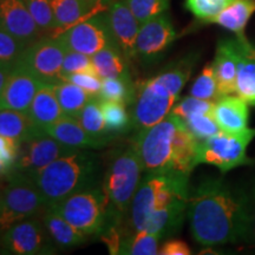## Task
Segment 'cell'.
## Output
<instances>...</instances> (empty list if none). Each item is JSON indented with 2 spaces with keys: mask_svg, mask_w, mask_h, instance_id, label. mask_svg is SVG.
Masks as SVG:
<instances>
[{
  "mask_svg": "<svg viewBox=\"0 0 255 255\" xmlns=\"http://www.w3.org/2000/svg\"><path fill=\"white\" fill-rule=\"evenodd\" d=\"M0 30L30 45L44 37L25 0H0Z\"/></svg>",
  "mask_w": 255,
  "mask_h": 255,
  "instance_id": "2e32d148",
  "label": "cell"
},
{
  "mask_svg": "<svg viewBox=\"0 0 255 255\" xmlns=\"http://www.w3.org/2000/svg\"><path fill=\"white\" fill-rule=\"evenodd\" d=\"M95 71L101 79L130 77L128 59L117 45H109L91 57Z\"/></svg>",
  "mask_w": 255,
  "mask_h": 255,
  "instance_id": "d4e9b609",
  "label": "cell"
},
{
  "mask_svg": "<svg viewBox=\"0 0 255 255\" xmlns=\"http://www.w3.org/2000/svg\"><path fill=\"white\" fill-rule=\"evenodd\" d=\"M246 101L239 96L226 95L214 102L213 117L221 129L228 133H239L248 129L250 110Z\"/></svg>",
  "mask_w": 255,
  "mask_h": 255,
  "instance_id": "d6986e66",
  "label": "cell"
},
{
  "mask_svg": "<svg viewBox=\"0 0 255 255\" xmlns=\"http://www.w3.org/2000/svg\"><path fill=\"white\" fill-rule=\"evenodd\" d=\"M6 252L17 255L55 253L56 245L47 233L40 216L25 219L6 229L1 238Z\"/></svg>",
  "mask_w": 255,
  "mask_h": 255,
  "instance_id": "30bf717a",
  "label": "cell"
},
{
  "mask_svg": "<svg viewBox=\"0 0 255 255\" xmlns=\"http://www.w3.org/2000/svg\"><path fill=\"white\" fill-rule=\"evenodd\" d=\"M213 108H214V102L200 100V98L189 96L176 102L170 113L183 121L190 115L196 113H213Z\"/></svg>",
  "mask_w": 255,
  "mask_h": 255,
  "instance_id": "d590c367",
  "label": "cell"
},
{
  "mask_svg": "<svg viewBox=\"0 0 255 255\" xmlns=\"http://www.w3.org/2000/svg\"><path fill=\"white\" fill-rule=\"evenodd\" d=\"M90 1L95 2V4H100V5H105V6H109L111 2L115 1V0H90Z\"/></svg>",
  "mask_w": 255,
  "mask_h": 255,
  "instance_id": "bcb514c9",
  "label": "cell"
},
{
  "mask_svg": "<svg viewBox=\"0 0 255 255\" xmlns=\"http://www.w3.org/2000/svg\"><path fill=\"white\" fill-rule=\"evenodd\" d=\"M190 96L210 102H216L221 97L213 64L206 65L200 75L197 76L190 89Z\"/></svg>",
  "mask_w": 255,
  "mask_h": 255,
  "instance_id": "1f68e13d",
  "label": "cell"
},
{
  "mask_svg": "<svg viewBox=\"0 0 255 255\" xmlns=\"http://www.w3.org/2000/svg\"><path fill=\"white\" fill-rule=\"evenodd\" d=\"M238 47L237 94L250 105H255V46L245 34L235 37Z\"/></svg>",
  "mask_w": 255,
  "mask_h": 255,
  "instance_id": "ffe728a7",
  "label": "cell"
},
{
  "mask_svg": "<svg viewBox=\"0 0 255 255\" xmlns=\"http://www.w3.org/2000/svg\"><path fill=\"white\" fill-rule=\"evenodd\" d=\"M27 115L36 128L43 131H46L52 124L62 119L64 114L57 98L55 84L41 85L32 101Z\"/></svg>",
  "mask_w": 255,
  "mask_h": 255,
  "instance_id": "44dd1931",
  "label": "cell"
},
{
  "mask_svg": "<svg viewBox=\"0 0 255 255\" xmlns=\"http://www.w3.org/2000/svg\"><path fill=\"white\" fill-rule=\"evenodd\" d=\"M158 254L162 255H189L191 251L186 242L181 240H169L165 241L159 248Z\"/></svg>",
  "mask_w": 255,
  "mask_h": 255,
  "instance_id": "b9f144b4",
  "label": "cell"
},
{
  "mask_svg": "<svg viewBox=\"0 0 255 255\" xmlns=\"http://www.w3.org/2000/svg\"><path fill=\"white\" fill-rule=\"evenodd\" d=\"M14 171L13 168H11L6 162L0 157V177L9 176Z\"/></svg>",
  "mask_w": 255,
  "mask_h": 255,
  "instance_id": "f6af8a7d",
  "label": "cell"
},
{
  "mask_svg": "<svg viewBox=\"0 0 255 255\" xmlns=\"http://www.w3.org/2000/svg\"><path fill=\"white\" fill-rule=\"evenodd\" d=\"M65 81L72 82L81 87L83 90H85L92 97H98V94L101 91L102 79L98 77L96 73H88V72H79L72 73L65 77Z\"/></svg>",
  "mask_w": 255,
  "mask_h": 255,
  "instance_id": "ab89813d",
  "label": "cell"
},
{
  "mask_svg": "<svg viewBox=\"0 0 255 255\" xmlns=\"http://www.w3.org/2000/svg\"><path fill=\"white\" fill-rule=\"evenodd\" d=\"M2 200H4V193L0 190V210H1V207H2Z\"/></svg>",
  "mask_w": 255,
  "mask_h": 255,
  "instance_id": "7dc6e473",
  "label": "cell"
},
{
  "mask_svg": "<svg viewBox=\"0 0 255 255\" xmlns=\"http://www.w3.org/2000/svg\"><path fill=\"white\" fill-rule=\"evenodd\" d=\"M98 159L84 150H75L57 158L32 175L49 206L57 205L79 190L96 186Z\"/></svg>",
  "mask_w": 255,
  "mask_h": 255,
  "instance_id": "3957f363",
  "label": "cell"
},
{
  "mask_svg": "<svg viewBox=\"0 0 255 255\" xmlns=\"http://www.w3.org/2000/svg\"><path fill=\"white\" fill-rule=\"evenodd\" d=\"M176 39V30L167 12L141 24L136 39V58L150 64L157 60Z\"/></svg>",
  "mask_w": 255,
  "mask_h": 255,
  "instance_id": "4fadbf2b",
  "label": "cell"
},
{
  "mask_svg": "<svg viewBox=\"0 0 255 255\" xmlns=\"http://www.w3.org/2000/svg\"><path fill=\"white\" fill-rule=\"evenodd\" d=\"M228 1H229V2H231V1H233V0H228Z\"/></svg>",
  "mask_w": 255,
  "mask_h": 255,
  "instance_id": "c3c4849f",
  "label": "cell"
},
{
  "mask_svg": "<svg viewBox=\"0 0 255 255\" xmlns=\"http://www.w3.org/2000/svg\"><path fill=\"white\" fill-rule=\"evenodd\" d=\"M251 196V213H252V240L255 241V183L251 186L250 189Z\"/></svg>",
  "mask_w": 255,
  "mask_h": 255,
  "instance_id": "ee69618b",
  "label": "cell"
},
{
  "mask_svg": "<svg viewBox=\"0 0 255 255\" xmlns=\"http://www.w3.org/2000/svg\"><path fill=\"white\" fill-rule=\"evenodd\" d=\"M79 72H88V73H96L94 63L90 56L84 55V53L76 52V51L68 50L64 57L62 73L65 79L66 76L72 75V73ZM97 75V73H96Z\"/></svg>",
  "mask_w": 255,
  "mask_h": 255,
  "instance_id": "74e56055",
  "label": "cell"
},
{
  "mask_svg": "<svg viewBox=\"0 0 255 255\" xmlns=\"http://www.w3.org/2000/svg\"><path fill=\"white\" fill-rule=\"evenodd\" d=\"M146 173H181L190 175L199 165V139L182 120L169 114L164 120L137 132L132 139Z\"/></svg>",
  "mask_w": 255,
  "mask_h": 255,
  "instance_id": "7a4b0ae2",
  "label": "cell"
},
{
  "mask_svg": "<svg viewBox=\"0 0 255 255\" xmlns=\"http://www.w3.org/2000/svg\"><path fill=\"white\" fill-rule=\"evenodd\" d=\"M38 131H43L36 128L27 113L0 109V135L17 139L19 142L26 141Z\"/></svg>",
  "mask_w": 255,
  "mask_h": 255,
  "instance_id": "484cf974",
  "label": "cell"
},
{
  "mask_svg": "<svg viewBox=\"0 0 255 255\" xmlns=\"http://www.w3.org/2000/svg\"><path fill=\"white\" fill-rule=\"evenodd\" d=\"M72 151H75V149L62 144L46 131H38L20 143V151L14 170L32 176L57 158Z\"/></svg>",
  "mask_w": 255,
  "mask_h": 255,
  "instance_id": "7c38bea8",
  "label": "cell"
},
{
  "mask_svg": "<svg viewBox=\"0 0 255 255\" xmlns=\"http://www.w3.org/2000/svg\"><path fill=\"white\" fill-rule=\"evenodd\" d=\"M52 8L56 23L52 37H57L75 24L98 13L105 5L95 4L90 0H52Z\"/></svg>",
  "mask_w": 255,
  "mask_h": 255,
  "instance_id": "7402d4cb",
  "label": "cell"
},
{
  "mask_svg": "<svg viewBox=\"0 0 255 255\" xmlns=\"http://www.w3.org/2000/svg\"><path fill=\"white\" fill-rule=\"evenodd\" d=\"M136 97V85L130 77H117L102 79L101 91L98 98L101 101L122 102L129 105L132 104Z\"/></svg>",
  "mask_w": 255,
  "mask_h": 255,
  "instance_id": "83f0119b",
  "label": "cell"
},
{
  "mask_svg": "<svg viewBox=\"0 0 255 255\" xmlns=\"http://www.w3.org/2000/svg\"><path fill=\"white\" fill-rule=\"evenodd\" d=\"M229 4L228 0H186V7L197 19L208 21Z\"/></svg>",
  "mask_w": 255,
  "mask_h": 255,
  "instance_id": "8d00e7d4",
  "label": "cell"
},
{
  "mask_svg": "<svg viewBox=\"0 0 255 255\" xmlns=\"http://www.w3.org/2000/svg\"><path fill=\"white\" fill-rule=\"evenodd\" d=\"M41 83L23 66L14 64L0 96V109H9L27 113Z\"/></svg>",
  "mask_w": 255,
  "mask_h": 255,
  "instance_id": "9a60e30c",
  "label": "cell"
},
{
  "mask_svg": "<svg viewBox=\"0 0 255 255\" xmlns=\"http://www.w3.org/2000/svg\"><path fill=\"white\" fill-rule=\"evenodd\" d=\"M255 137V129H247L239 133L220 131L216 135L199 142L197 162L219 168L222 173L245 164L253 159L247 156L250 143Z\"/></svg>",
  "mask_w": 255,
  "mask_h": 255,
  "instance_id": "ba28073f",
  "label": "cell"
},
{
  "mask_svg": "<svg viewBox=\"0 0 255 255\" xmlns=\"http://www.w3.org/2000/svg\"><path fill=\"white\" fill-rule=\"evenodd\" d=\"M139 24L168 11L170 0H126Z\"/></svg>",
  "mask_w": 255,
  "mask_h": 255,
  "instance_id": "e575fe53",
  "label": "cell"
},
{
  "mask_svg": "<svg viewBox=\"0 0 255 255\" xmlns=\"http://www.w3.org/2000/svg\"><path fill=\"white\" fill-rule=\"evenodd\" d=\"M77 120L82 127L92 136L108 137L113 136L107 131L103 110H102L101 100L98 97H91L90 101L85 104L81 113L77 116ZM114 137V136H113Z\"/></svg>",
  "mask_w": 255,
  "mask_h": 255,
  "instance_id": "4dcf8cb0",
  "label": "cell"
},
{
  "mask_svg": "<svg viewBox=\"0 0 255 255\" xmlns=\"http://www.w3.org/2000/svg\"><path fill=\"white\" fill-rule=\"evenodd\" d=\"M183 123L199 141L209 138L221 131L212 113L193 114L183 120Z\"/></svg>",
  "mask_w": 255,
  "mask_h": 255,
  "instance_id": "836d02e7",
  "label": "cell"
},
{
  "mask_svg": "<svg viewBox=\"0 0 255 255\" xmlns=\"http://www.w3.org/2000/svg\"><path fill=\"white\" fill-rule=\"evenodd\" d=\"M104 14L116 45L128 59L136 58V39L141 24L126 0H115Z\"/></svg>",
  "mask_w": 255,
  "mask_h": 255,
  "instance_id": "5bb4252c",
  "label": "cell"
},
{
  "mask_svg": "<svg viewBox=\"0 0 255 255\" xmlns=\"http://www.w3.org/2000/svg\"><path fill=\"white\" fill-rule=\"evenodd\" d=\"M187 216L202 246L252 240L250 190L223 178H206L190 191Z\"/></svg>",
  "mask_w": 255,
  "mask_h": 255,
  "instance_id": "6da1fadb",
  "label": "cell"
},
{
  "mask_svg": "<svg viewBox=\"0 0 255 255\" xmlns=\"http://www.w3.org/2000/svg\"><path fill=\"white\" fill-rule=\"evenodd\" d=\"M25 4L43 36L55 33L56 23L55 15H53L52 0H25Z\"/></svg>",
  "mask_w": 255,
  "mask_h": 255,
  "instance_id": "d6a6232c",
  "label": "cell"
},
{
  "mask_svg": "<svg viewBox=\"0 0 255 255\" xmlns=\"http://www.w3.org/2000/svg\"><path fill=\"white\" fill-rule=\"evenodd\" d=\"M73 227L90 235H98L108 221V202L102 186L79 190L52 206Z\"/></svg>",
  "mask_w": 255,
  "mask_h": 255,
  "instance_id": "8992f818",
  "label": "cell"
},
{
  "mask_svg": "<svg viewBox=\"0 0 255 255\" xmlns=\"http://www.w3.org/2000/svg\"><path fill=\"white\" fill-rule=\"evenodd\" d=\"M13 64L0 62V96H1L2 91H4L5 84L7 82V78L12 71V69H13Z\"/></svg>",
  "mask_w": 255,
  "mask_h": 255,
  "instance_id": "7bdbcfd3",
  "label": "cell"
},
{
  "mask_svg": "<svg viewBox=\"0 0 255 255\" xmlns=\"http://www.w3.org/2000/svg\"><path fill=\"white\" fill-rule=\"evenodd\" d=\"M177 91L158 76L136 84V97L132 103L131 122L137 132L148 129L170 114L178 100Z\"/></svg>",
  "mask_w": 255,
  "mask_h": 255,
  "instance_id": "52a82bcc",
  "label": "cell"
},
{
  "mask_svg": "<svg viewBox=\"0 0 255 255\" xmlns=\"http://www.w3.org/2000/svg\"><path fill=\"white\" fill-rule=\"evenodd\" d=\"M101 104L108 133L114 136V133H123L131 129V115L128 113L127 104L115 101H101Z\"/></svg>",
  "mask_w": 255,
  "mask_h": 255,
  "instance_id": "f1b7e54d",
  "label": "cell"
},
{
  "mask_svg": "<svg viewBox=\"0 0 255 255\" xmlns=\"http://www.w3.org/2000/svg\"><path fill=\"white\" fill-rule=\"evenodd\" d=\"M26 46L23 41L11 36L7 32L0 30V62L14 65L23 55Z\"/></svg>",
  "mask_w": 255,
  "mask_h": 255,
  "instance_id": "f35d334b",
  "label": "cell"
},
{
  "mask_svg": "<svg viewBox=\"0 0 255 255\" xmlns=\"http://www.w3.org/2000/svg\"><path fill=\"white\" fill-rule=\"evenodd\" d=\"M40 218L57 247L68 250L87 241L88 235L73 227L52 206H49Z\"/></svg>",
  "mask_w": 255,
  "mask_h": 255,
  "instance_id": "603a6c76",
  "label": "cell"
},
{
  "mask_svg": "<svg viewBox=\"0 0 255 255\" xmlns=\"http://www.w3.org/2000/svg\"><path fill=\"white\" fill-rule=\"evenodd\" d=\"M49 208V203L30 175L13 171L8 176L0 210V231L25 219L40 216Z\"/></svg>",
  "mask_w": 255,
  "mask_h": 255,
  "instance_id": "5b68a950",
  "label": "cell"
},
{
  "mask_svg": "<svg viewBox=\"0 0 255 255\" xmlns=\"http://www.w3.org/2000/svg\"><path fill=\"white\" fill-rule=\"evenodd\" d=\"M142 171L141 158L132 141L111 157L102 182L108 202V221H126Z\"/></svg>",
  "mask_w": 255,
  "mask_h": 255,
  "instance_id": "277c9868",
  "label": "cell"
},
{
  "mask_svg": "<svg viewBox=\"0 0 255 255\" xmlns=\"http://www.w3.org/2000/svg\"><path fill=\"white\" fill-rule=\"evenodd\" d=\"M66 51L59 37H41L26 46L15 64L30 71L41 83L58 84L65 81L62 68Z\"/></svg>",
  "mask_w": 255,
  "mask_h": 255,
  "instance_id": "9c48e42d",
  "label": "cell"
},
{
  "mask_svg": "<svg viewBox=\"0 0 255 255\" xmlns=\"http://www.w3.org/2000/svg\"><path fill=\"white\" fill-rule=\"evenodd\" d=\"M56 95L65 116L77 117L92 96L75 83L64 81L55 84Z\"/></svg>",
  "mask_w": 255,
  "mask_h": 255,
  "instance_id": "4316f807",
  "label": "cell"
},
{
  "mask_svg": "<svg viewBox=\"0 0 255 255\" xmlns=\"http://www.w3.org/2000/svg\"><path fill=\"white\" fill-rule=\"evenodd\" d=\"M162 239L157 234L146 231H136L124 239L120 254L155 255L158 254V245Z\"/></svg>",
  "mask_w": 255,
  "mask_h": 255,
  "instance_id": "f546056e",
  "label": "cell"
},
{
  "mask_svg": "<svg viewBox=\"0 0 255 255\" xmlns=\"http://www.w3.org/2000/svg\"><path fill=\"white\" fill-rule=\"evenodd\" d=\"M255 12V0H233L215 17L207 23L216 24L234 32L237 36L245 34V27Z\"/></svg>",
  "mask_w": 255,
  "mask_h": 255,
  "instance_id": "cb8c5ba5",
  "label": "cell"
},
{
  "mask_svg": "<svg viewBox=\"0 0 255 255\" xmlns=\"http://www.w3.org/2000/svg\"><path fill=\"white\" fill-rule=\"evenodd\" d=\"M68 50L92 57L109 45H116L104 13H96L64 31L59 36Z\"/></svg>",
  "mask_w": 255,
  "mask_h": 255,
  "instance_id": "8fae6325",
  "label": "cell"
},
{
  "mask_svg": "<svg viewBox=\"0 0 255 255\" xmlns=\"http://www.w3.org/2000/svg\"><path fill=\"white\" fill-rule=\"evenodd\" d=\"M238 47L235 38H226L219 41L215 59L213 62L220 95H233L237 91Z\"/></svg>",
  "mask_w": 255,
  "mask_h": 255,
  "instance_id": "ac0fdd59",
  "label": "cell"
},
{
  "mask_svg": "<svg viewBox=\"0 0 255 255\" xmlns=\"http://www.w3.org/2000/svg\"><path fill=\"white\" fill-rule=\"evenodd\" d=\"M46 132L56 138L62 144L75 149V150H84V149H100L109 144L113 136L96 137L89 133L77 117L64 116L52 124Z\"/></svg>",
  "mask_w": 255,
  "mask_h": 255,
  "instance_id": "e0dca14e",
  "label": "cell"
},
{
  "mask_svg": "<svg viewBox=\"0 0 255 255\" xmlns=\"http://www.w3.org/2000/svg\"><path fill=\"white\" fill-rule=\"evenodd\" d=\"M20 151V142L0 135V157L11 168H15V163Z\"/></svg>",
  "mask_w": 255,
  "mask_h": 255,
  "instance_id": "60d3db41",
  "label": "cell"
}]
</instances>
